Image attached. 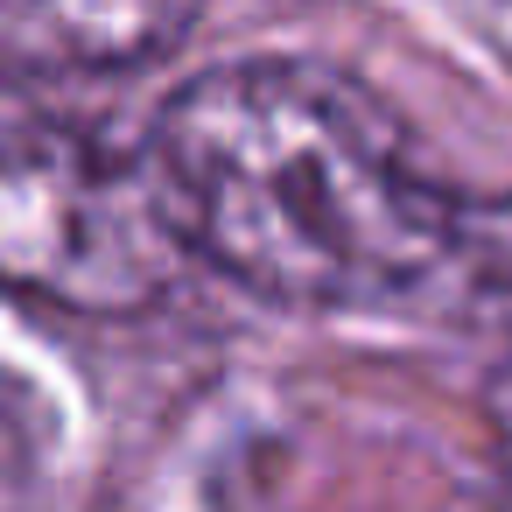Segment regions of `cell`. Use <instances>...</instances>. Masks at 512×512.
Masks as SVG:
<instances>
[{
    "label": "cell",
    "mask_w": 512,
    "mask_h": 512,
    "mask_svg": "<svg viewBox=\"0 0 512 512\" xmlns=\"http://www.w3.org/2000/svg\"><path fill=\"white\" fill-rule=\"evenodd\" d=\"M148 176L190 260L281 309L512 316V197L428 176L386 99L316 57L183 78Z\"/></svg>",
    "instance_id": "1"
},
{
    "label": "cell",
    "mask_w": 512,
    "mask_h": 512,
    "mask_svg": "<svg viewBox=\"0 0 512 512\" xmlns=\"http://www.w3.org/2000/svg\"><path fill=\"white\" fill-rule=\"evenodd\" d=\"M176 239L148 162L0 85V295L71 316H141L176 288Z\"/></svg>",
    "instance_id": "2"
},
{
    "label": "cell",
    "mask_w": 512,
    "mask_h": 512,
    "mask_svg": "<svg viewBox=\"0 0 512 512\" xmlns=\"http://www.w3.org/2000/svg\"><path fill=\"white\" fill-rule=\"evenodd\" d=\"M197 22V0H0V85L99 78L155 64Z\"/></svg>",
    "instance_id": "3"
},
{
    "label": "cell",
    "mask_w": 512,
    "mask_h": 512,
    "mask_svg": "<svg viewBox=\"0 0 512 512\" xmlns=\"http://www.w3.org/2000/svg\"><path fill=\"white\" fill-rule=\"evenodd\" d=\"M43 498V414L0 365V512H36Z\"/></svg>",
    "instance_id": "4"
}]
</instances>
